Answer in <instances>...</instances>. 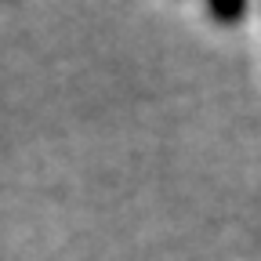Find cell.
<instances>
[{
	"label": "cell",
	"instance_id": "1",
	"mask_svg": "<svg viewBox=\"0 0 261 261\" xmlns=\"http://www.w3.org/2000/svg\"><path fill=\"white\" fill-rule=\"evenodd\" d=\"M211 15H218V18H240L243 15V4H214Z\"/></svg>",
	"mask_w": 261,
	"mask_h": 261
}]
</instances>
